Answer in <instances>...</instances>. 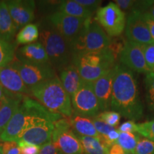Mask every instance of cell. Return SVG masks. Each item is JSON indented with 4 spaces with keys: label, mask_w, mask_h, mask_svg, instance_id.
Instances as JSON below:
<instances>
[{
    "label": "cell",
    "mask_w": 154,
    "mask_h": 154,
    "mask_svg": "<svg viewBox=\"0 0 154 154\" xmlns=\"http://www.w3.org/2000/svg\"><path fill=\"white\" fill-rule=\"evenodd\" d=\"M111 111L131 121L143 116V106L132 71L122 64L113 67Z\"/></svg>",
    "instance_id": "cell-1"
},
{
    "label": "cell",
    "mask_w": 154,
    "mask_h": 154,
    "mask_svg": "<svg viewBox=\"0 0 154 154\" xmlns=\"http://www.w3.org/2000/svg\"><path fill=\"white\" fill-rule=\"evenodd\" d=\"M31 95L47 110L70 118L74 113L71 97L59 76L46 81L30 88Z\"/></svg>",
    "instance_id": "cell-2"
},
{
    "label": "cell",
    "mask_w": 154,
    "mask_h": 154,
    "mask_svg": "<svg viewBox=\"0 0 154 154\" xmlns=\"http://www.w3.org/2000/svg\"><path fill=\"white\" fill-rule=\"evenodd\" d=\"M46 109L36 100L29 96H24L21 105L0 136V140L18 141L23 134L34 124Z\"/></svg>",
    "instance_id": "cell-3"
},
{
    "label": "cell",
    "mask_w": 154,
    "mask_h": 154,
    "mask_svg": "<svg viewBox=\"0 0 154 154\" xmlns=\"http://www.w3.org/2000/svg\"><path fill=\"white\" fill-rule=\"evenodd\" d=\"M116 59L109 49L92 52H81L72 56V64L83 81L94 82L115 66Z\"/></svg>",
    "instance_id": "cell-4"
},
{
    "label": "cell",
    "mask_w": 154,
    "mask_h": 154,
    "mask_svg": "<svg viewBox=\"0 0 154 154\" xmlns=\"http://www.w3.org/2000/svg\"><path fill=\"white\" fill-rule=\"evenodd\" d=\"M38 38L46 50L49 63L56 72H61L72 64L71 45L46 20L42 26Z\"/></svg>",
    "instance_id": "cell-5"
},
{
    "label": "cell",
    "mask_w": 154,
    "mask_h": 154,
    "mask_svg": "<svg viewBox=\"0 0 154 154\" xmlns=\"http://www.w3.org/2000/svg\"><path fill=\"white\" fill-rule=\"evenodd\" d=\"M111 42L110 36L106 33L96 20L88 19L78 37L71 45L72 56L81 52H92L104 49Z\"/></svg>",
    "instance_id": "cell-6"
},
{
    "label": "cell",
    "mask_w": 154,
    "mask_h": 154,
    "mask_svg": "<svg viewBox=\"0 0 154 154\" xmlns=\"http://www.w3.org/2000/svg\"><path fill=\"white\" fill-rule=\"evenodd\" d=\"M63 117V116L59 113L48 111L46 114L39 117L35 123L23 134L17 142L24 141L40 147L49 143L51 141L54 129V123Z\"/></svg>",
    "instance_id": "cell-7"
},
{
    "label": "cell",
    "mask_w": 154,
    "mask_h": 154,
    "mask_svg": "<svg viewBox=\"0 0 154 154\" xmlns=\"http://www.w3.org/2000/svg\"><path fill=\"white\" fill-rule=\"evenodd\" d=\"M10 64L16 69L25 85L32 88L57 76V72L49 62L32 63L14 59Z\"/></svg>",
    "instance_id": "cell-8"
},
{
    "label": "cell",
    "mask_w": 154,
    "mask_h": 154,
    "mask_svg": "<svg viewBox=\"0 0 154 154\" xmlns=\"http://www.w3.org/2000/svg\"><path fill=\"white\" fill-rule=\"evenodd\" d=\"M51 141L63 154H84L79 139L71 128L69 119L63 117L54 123Z\"/></svg>",
    "instance_id": "cell-9"
},
{
    "label": "cell",
    "mask_w": 154,
    "mask_h": 154,
    "mask_svg": "<svg viewBox=\"0 0 154 154\" xmlns=\"http://www.w3.org/2000/svg\"><path fill=\"white\" fill-rule=\"evenodd\" d=\"M74 113L82 116L94 118L99 114L101 109L94 91L93 82L83 81L72 98Z\"/></svg>",
    "instance_id": "cell-10"
},
{
    "label": "cell",
    "mask_w": 154,
    "mask_h": 154,
    "mask_svg": "<svg viewBox=\"0 0 154 154\" xmlns=\"http://www.w3.org/2000/svg\"><path fill=\"white\" fill-rule=\"evenodd\" d=\"M95 20L110 37L120 36L126 27L125 13L113 2L100 7L96 11Z\"/></svg>",
    "instance_id": "cell-11"
},
{
    "label": "cell",
    "mask_w": 154,
    "mask_h": 154,
    "mask_svg": "<svg viewBox=\"0 0 154 154\" xmlns=\"http://www.w3.org/2000/svg\"><path fill=\"white\" fill-rule=\"evenodd\" d=\"M87 19L69 16L60 11L48 15L46 21L63 36L70 45L78 37Z\"/></svg>",
    "instance_id": "cell-12"
},
{
    "label": "cell",
    "mask_w": 154,
    "mask_h": 154,
    "mask_svg": "<svg viewBox=\"0 0 154 154\" xmlns=\"http://www.w3.org/2000/svg\"><path fill=\"white\" fill-rule=\"evenodd\" d=\"M126 33L128 41L139 45L154 43L149 28L144 20L143 12L135 11L131 12L126 20Z\"/></svg>",
    "instance_id": "cell-13"
},
{
    "label": "cell",
    "mask_w": 154,
    "mask_h": 154,
    "mask_svg": "<svg viewBox=\"0 0 154 154\" xmlns=\"http://www.w3.org/2000/svg\"><path fill=\"white\" fill-rule=\"evenodd\" d=\"M119 60L122 65L134 72L146 74L151 72L146 64L140 45L132 42H125Z\"/></svg>",
    "instance_id": "cell-14"
},
{
    "label": "cell",
    "mask_w": 154,
    "mask_h": 154,
    "mask_svg": "<svg viewBox=\"0 0 154 154\" xmlns=\"http://www.w3.org/2000/svg\"><path fill=\"white\" fill-rule=\"evenodd\" d=\"M5 2L17 31L31 24L34 19L35 2L33 0H9Z\"/></svg>",
    "instance_id": "cell-15"
},
{
    "label": "cell",
    "mask_w": 154,
    "mask_h": 154,
    "mask_svg": "<svg viewBox=\"0 0 154 154\" xmlns=\"http://www.w3.org/2000/svg\"><path fill=\"white\" fill-rule=\"evenodd\" d=\"M0 85L11 94L31 95L30 88L25 85L20 74L11 64L0 68Z\"/></svg>",
    "instance_id": "cell-16"
},
{
    "label": "cell",
    "mask_w": 154,
    "mask_h": 154,
    "mask_svg": "<svg viewBox=\"0 0 154 154\" xmlns=\"http://www.w3.org/2000/svg\"><path fill=\"white\" fill-rule=\"evenodd\" d=\"M113 77V68L93 82L94 93L99 101L100 109L102 112L111 109Z\"/></svg>",
    "instance_id": "cell-17"
},
{
    "label": "cell",
    "mask_w": 154,
    "mask_h": 154,
    "mask_svg": "<svg viewBox=\"0 0 154 154\" xmlns=\"http://www.w3.org/2000/svg\"><path fill=\"white\" fill-rule=\"evenodd\" d=\"M17 59L32 63L49 62L46 50L40 42H36L19 48L17 53Z\"/></svg>",
    "instance_id": "cell-18"
},
{
    "label": "cell",
    "mask_w": 154,
    "mask_h": 154,
    "mask_svg": "<svg viewBox=\"0 0 154 154\" xmlns=\"http://www.w3.org/2000/svg\"><path fill=\"white\" fill-rule=\"evenodd\" d=\"M69 119L71 128L76 135L101 138L94 126L92 119L73 113Z\"/></svg>",
    "instance_id": "cell-19"
},
{
    "label": "cell",
    "mask_w": 154,
    "mask_h": 154,
    "mask_svg": "<svg viewBox=\"0 0 154 154\" xmlns=\"http://www.w3.org/2000/svg\"><path fill=\"white\" fill-rule=\"evenodd\" d=\"M17 32L6 2L0 1V37L9 43H13Z\"/></svg>",
    "instance_id": "cell-20"
},
{
    "label": "cell",
    "mask_w": 154,
    "mask_h": 154,
    "mask_svg": "<svg viewBox=\"0 0 154 154\" xmlns=\"http://www.w3.org/2000/svg\"><path fill=\"white\" fill-rule=\"evenodd\" d=\"M59 78L63 88L71 98L79 89L82 82L78 71L73 64L59 72Z\"/></svg>",
    "instance_id": "cell-21"
},
{
    "label": "cell",
    "mask_w": 154,
    "mask_h": 154,
    "mask_svg": "<svg viewBox=\"0 0 154 154\" xmlns=\"http://www.w3.org/2000/svg\"><path fill=\"white\" fill-rule=\"evenodd\" d=\"M24 97V96L20 94H11L5 105L0 109V136L21 105Z\"/></svg>",
    "instance_id": "cell-22"
},
{
    "label": "cell",
    "mask_w": 154,
    "mask_h": 154,
    "mask_svg": "<svg viewBox=\"0 0 154 154\" xmlns=\"http://www.w3.org/2000/svg\"><path fill=\"white\" fill-rule=\"evenodd\" d=\"M58 11L69 16L77 17V18L88 19H91L93 12L88 11L82 7L75 0H66L61 2L58 7Z\"/></svg>",
    "instance_id": "cell-23"
},
{
    "label": "cell",
    "mask_w": 154,
    "mask_h": 154,
    "mask_svg": "<svg viewBox=\"0 0 154 154\" xmlns=\"http://www.w3.org/2000/svg\"><path fill=\"white\" fill-rule=\"evenodd\" d=\"M86 154H108V149L101 138L76 135Z\"/></svg>",
    "instance_id": "cell-24"
},
{
    "label": "cell",
    "mask_w": 154,
    "mask_h": 154,
    "mask_svg": "<svg viewBox=\"0 0 154 154\" xmlns=\"http://www.w3.org/2000/svg\"><path fill=\"white\" fill-rule=\"evenodd\" d=\"M39 37V30L37 24H29L19 30L16 36V44L27 45L34 43Z\"/></svg>",
    "instance_id": "cell-25"
},
{
    "label": "cell",
    "mask_w": 154,
    "mask_h": 154,
    "mask_svg": "<svg viewBox=\"0 0 154 154\" xmlns=\"http://www.w3.org/2000/svg\"><path fill=\"white\" fill-rule=\"evenodd\" d=\"M16 44L9 43L0 37V68L8 66L15 59Z\"/></svg>",
    "instance_id": "cell-26"
},
{
    "label": "cell",
    "mask_w": 154,
    "mask_h": 154,
    "mask_svg": "<svg viewBox=\"0 0 154 154\" xmlns=\"http://www.w3.org/2000/svg\"><path fill=\"white\" fill-rule=\"evenodd\" d=\"M140 137L132 133L120 132L116 143L124 149L126 153L134 154Z\"/></svg>",
    "instance_id": "cell-27"
},
{
    "label": "cell",
    "mask_w": 154,
    "mask_h": 154,
    "mask_svg": "<svg viewBox=\"0 0 154 154\" xmlns=\"http://www.w3.org/2000/svg\"><path fill=\"white\" fill-rule=\"evenodd\" d=\"M146 99L148 107L154 112V72L146 74L145 78Z\"/></svg>",
    "instance_id": "cell-28"
},
{
    "label": "cell",
    "mask_w": 154,
    "mask_h": 154,
    "mask_svg": "<svg viewBox=\"0 0 154 154\" xmlns=\"http://www.w3.org/2000/svg\"><path fill=\"white\" fill-rule=\"evenodd\" d=\"M134 154H154V140L140 138Z\"/></svg>",
    "instance_id": "cell-29"
},
{
    "label": "cell",
    "mask_w": 154,
    "mask_h": 154,
    "mask_svg": "<svg viewBox=\"0 0 154 154\" xmlns=\"http://www.w3.org/2000/svg\"><path fill=\"white\" fill-rule=\"evenodd\" d=\"M96 116L103 120L107 124L114 127L119 124L121 116L119 113L113 111H106L100 113Z\"/></svg>",
    "instance_id": "cell-30"
},
{
    "label": "cell",
    "mask_w": 154,
    "mask_h": 154,
    "mask_svg": "<svg viewBox=\"0 0 154 154\" xmlns=\"http://www.w3.org/2000/svg\"><path fill=\"white\" fill-rule=\"evenodd\" d=\"M137 133L146 138L154 140V120L137 124Z\"/></svg>",
    "instance_id": "cell-31"
},
{
    "label": "cell",
    "mask_w": 154,
    "mask_h": 154,
    "mask_svg": "<svg viewBox=\"0 0 154 154\" xmlns=\"http://www.w3.org/2000/svg\"><path fill=\"white\" fill-rule=\"evenodd\" d=\"M145 57V60L151 72H154V43L140 45Z\"/></svg>",
    "instance_id": "cell-32"
},
{
    "label": "cell",
    "mask_w": 154,
    "mask_h": 154,
    "mask_svg": "<svg viewBox=\"0 0 154 154\" xmlns=\"http://www.w3.org/2000/svg\"><path fill=\"white\" fill-rule=\"evenodd\" d=\"M92 121H93L96 131H97V132L99 133L101 137H104V136H107L111 131L116 129L114 127L107 124L106 123L99 118H98L97 116L92 118Z\"/></svg>",
    "instance_id": "cell-33"
},
{
    "label": "cell",
    "mask_w": 154,
    "mask_h": 154,
    "mask_svg": "<svg viewBox=\"0 0 154 154\" xmlns=\"http://www.w3.org/2000/svg\"><path fill=\"white\" fill-rule=\"evenodd\" d=\"M17 143L20 149V154H38L41 148L40 146L24 141L17 142Z\"/></svg>",
    "instance_id": "cell-34"
},
{
    "label": "cell",
    "mask_w": 154,
    "mask_h": 154,
    "mask_svg": "<svg viewBox=\"0 0 154 154\" xmlns=\"http://www.w3.org/2000/svg\"><path fill=\"white\" fill-rule=\"evenodd\" d=\"M75 2L91 12L97 11L100 8L99 7L102 2L99 0H75Z\"/></svg>",
    "instance_id": "cell-35"
},
{
    "label": "cell",
    "mask_w": 154,
    "mask_h": 154,
    "mask_svg": "<svg viewBox=\"0 0 154 154\" xmlns=\"http://www.w3.org/2000/svg\"><path fill=\"white\" fill-rule=\"evenodd\" d=\"M3 154H20V149L17 142L6 141L2 144Z\"/></svg>",
    "instance_id": "cell-36"
},
{
    "label": "cell",
    "mask_w": 154,
    "mask_h": 154,
    "mask_svg": "<svg viewBox=\"0 0 154 154\" xmlns=\"http://www.w3.org/2000/svg\"><path fill=\"white\" fill-rule=\"evenodd\" d=\"M118 130L119 131V132H126L134 134L135 132H137L138 126L134 121H128L121 124V126L119 127Z\"/></svg>",
    "instance_id": "cell-37"
},
{
    "label": "cell",
    "mask_w": 154,
    "mask_h": 154,
    "mask_svg": "<svg viewBox=\"0 0 154 154\" xmlns=\"http://www.w3.org/2000/svg\"><path fill=\"white\" fill-rule=\"evenodd\" d=\"M38 154H59V151L55 144L50 141L41 146Z\"/></svg>",
    "instance_id": "cell-38"
},
{
    "label": "cell",
    "mask_w": 154,
    "mask_h": 154,
    "mask_svg": "<svg viewBox=\"0 0 154 154\" xmlns=\"http://www.w3.org/2000/svg\"><path fill=\"white\" fill-rule=\"evenodd\" d=\"M143 17L144 18V20L146 21V24L148 25V26H149L150 34H151V37L154 42V19L147 11L143 13Z\"/></svg>",
    "instance_id": "cell-39"
},
{
    "label": "cell",
    "mask_w": 154,
    "mask_h": 154,
    "mask_svg": "<svg viewBox=\"0 0 154 154\" xmlns=\"http://www.w3.org/2000/svg\"><path fill=\"white\" fill-rule=\"evenodd\" d=\"M124 149L119 144L114 143L108 149V154H125Z\"/></svg>",
    "instance_id": "cell-40"
},
{
    "label": "cell",
    "mask_w": 154,
    "mask_h": 154,
    "mask_svg": "<svg viewBox=\"0 0 154 154\" xmlns=\"http://www.w3.org/2000/svg\"><path fill=\"white\" fill-rule=\"evenodd\" d=\"M9 94H10V92L7 91V90H5L2 86L0 85V100L5 98L6 96H8Z\"/></svg>",
    "instance_id": "cell-41"
},
{
    "label": "cell",
    "mask_w": 154,
    "mask_h": 154,
    "mask_svg": "<svg viewBox=\"0 0 154 154\" xmlns=\"http://www.w3.org/2000/svg\"><path fill=\"white\" fill-rule=\"evenodd\" d=\"M11 94V93L9 94V95L7 96H6L5 98H4V99H1V100H0V109H1V108L4 105H5V103H6V102H7V99H8V98L9 97V96H10Z\"/></svg>",
    "instance_id": "cell-42"
},
{
    "label": "cell",
    "mask_w": 154,
    "mask_h": 154,
    "mask_svg": "<svg viewBox=\"0 0 154 154\" xmlns=\"http://www.w3.org/2000/svg\"><path fill=\"white\" fill-rule=\"evenodd\" d=\"M147 12H149V14L154 19V4L151 6V7L149 9V10Z\"/></svg>",
    "instance_id": "cell-43"
},
{
    "label": "cell",
    "mask_w": 154,
    "mask_h": 154,
    "mask_svg": "<svg viewBox=\"0 0 154 154\" xmlns=\"http://www.w3.org/2000/svg\"><path fill=\"white\" fill-rule=\"evenodd\" d=\"M0 154H3V147L2 143H0Z\"/></svg>",
    "instance_id": "cell-44"
},
{
    "label": "cell",
    "mask_w": 154,
    "mask_h": 154,
    "mask_svg": "<svg viewBox=\"0 0 154 154\" xmlns=\"http://www.w3.org/2000/svg\"><path fill=\"white\" fill-rule=\"evenodd\" d=\"M59 154H63V153H60V152H59Z\"/></svg>",
    "instance_id": "cell-45"
},
{
    "label": "cell",
    "mask_w": 154,
    "mask_h": 154,
    "mask_svg": "<svg viewBox=\"0 0 154 154\" xmlns=\"http://www.w3.org/2000/svg\"><path fill=\"white\" fill-rule=\"evenodd\" d=\"M125 154H129V153H125Z\"/></svg>",
    "instance_id": "cell-46"
}]
</instances>
